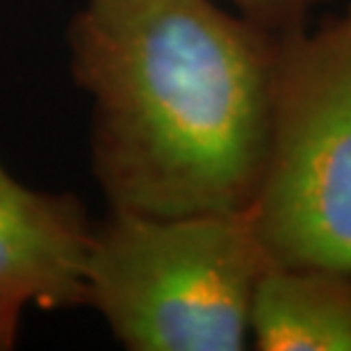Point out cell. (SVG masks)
I'll list each match as a JSON object with an SVG mask.
<instances>
[{"label":"cell","mask_w":351,"mask_h":351,"mask_svg":"<svg viewBox=\"0 0 351 351\" xmlns=\"http://www.w3.org/2000/svg\"><path fill=\"white\" fill-rule=\"evenodd\" d=\"M94 223L73 194L34 189L0 162V294L19 304L85 306Z\"/></svg>","instance_id":"cell-4"},{"label":"cell","mask_w":351,"mask_h":351,"mask_svg":"<svg viewBox=\"0 0 351 351\" xmlns=\"http://www.w3.org/2000/svg\"><path fill=\"white\" fill-rule=\"evenodd\" d=\"M219 3L267 30L287 34L306 27L313 10H317L326 0H219Z\"/></svg>","instance_id":"cell-6"},{"label":"cell","mask_w":351,"mask_h":351,"mask_svg":"<svg viewBox=\"0 0 351 351\" xmlns=\"http://www.w3.org/2000/svg\"><path fill=\"white\" fill-rule=\"evenodd\" d=\"M269 267L249 210L94 223L85 306L130 351H242Z\"/></svg>","instance_id":"cell-2"},{"label":"cell","mask_w":351,"mask_h":351,"mask_svg":"<svg viewBox=\"0 0 351 351\" xmlns=\"http://www.w3.org/2000/svg\"><path fill=\"white\" fill-rule=\"evenodd\" d=\"M23 311H25L23 304L0 294V351L16 347Z\"/></svg>","instance_id":"cell-7"},{"label":"cell","mask_w":351,"mask_h":351,"mask_svg":"<svg viewBox=\"0 0 351 351\" xmlns=\"http://www.w3.org/2000/svg\"><path fill=\"white\" fill-rule=\"evenodd\" d=\"M249 215L269 265L351 269V10L280 37L269 146Z\"/></svg>","instance_id":"cell-3"},{"label":"cell","mask_w":351,"mask_h":351,"mask_svg":"<svg viewBox=\"0 0 351 351\" xmlns=\"http://www.w3.org/2000/svg\"><path fill=\"white\" fill-rule=\"evenodd\" d=\"M71 75L110 210H249L269 146L280 37L219 0H85Z\"/></svg>","instance_id":"cell-1"},{"label":"cell","mask_w":351,"mask_h":351,"mask_svg":"<svg viewBox=\"0 0 351 351\" xmlns=\"http://www.w3.org/2000/svg\"><path fill=\"white\" fill-rule=\"evenodd\" d=\"M258 351H351V269L269 265L251 304Z\"/></svg>","instance_id":"cell-5"}]
</instances>
